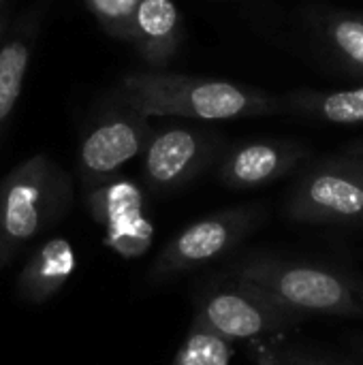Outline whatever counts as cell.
<instances>
[{"instance_id":"6da1fadb","label":"cell","mask_w":363,"mask_h":365,"mask_svg":"<svg viewBox=\"0 0 363 365\" xmlns=\"http://www.w3.org/2000/svg\"><path fill=\"white\" fill-rule=\"evenodd\" d=\"M120 103L145 118L240 120L282 113L280 96L227 79L195 77L173 71H135L118 88Z\"/></svg>"},{"instance_id":"7a4b0ae2","label":"cell","mask_w":363,"mask_h":365,"mask_svg":"<svg viewBox=\"0 0 363 365\" xmlns=\"http://www.w3.org/2000/svg\"><path fill=\"white\" fill-rule=\"evenodd\" d=\"M233 278L259 287L304 319L363 317V282L334 265L252 257L233 267Z\"/></svg>"},{"instance_id":"3957f363","label":"cell","mask_w":363,"mask_h":365,"mask_svg":"<svg viewBox=\"0 0 363 365\" xmlns=\"http://www.w3.org/2000/svg\"><path fill=\"white\" fill-rule=\"evenodd\" d=\"M71 203V180L47 154H34L0 182V267Z\"/></svg>"},{"instance_id":"277c9868","label":"cell","mask_w":363,"mask_h":365,"mask_svg":"<svg viewBox=\"0 0 363 365\" xmlns=\"http://www.w3.org/2000/svg\"><path fill=\"white\" fill-rule=\"evenodd\" d=\"M285 214L304 225H359L363 218V141L310 163L297 178Z\"/></svg>"},{"instance_id":"5b68a950","label":"cell","mask_w":363,"mask_h":365,"mask_svg":"<svg viewBox=\"0 0 363 365\" xmlns=\"http://www.w3.org/2000/svg\"><path fill=\"white\" fill-rule=\"evenodd\" d=\"M302 321L306 319L282 308L259 287L235 278L233 282L210 289L197 302L190 327L237 342L282 334Z\"/></svg>"},{"instance_id":"8992f818","label":"cell","mask_w":363,"mask_h":365,"mask_svg":"<svg viewBox=\"0 0 363 365\" xmlns=\"http://www.w3.org/2000/svg\"><path fill=\"white\" fill-rule=\"evenodd\" d=\"M265 218L261 205H240L210 214L173 235L152 265L154 278L199 269L237 248Z\"/></svg>"},{"instance_id":"52a82bcc","label":"cell","mask_w":363,"mask_h":365,"mask_svg":"<svg viewBox=\"0 0 363 365\" xmlns=\"http://www.w3.org/2000/svg\"><path fill=\"white\" fill-rule=\"evenodd\" d=\"M227 141L218 130L169 126L154 130L143 150V182L152 192L182 190L210 167L218 165Z\"/></svg>"},{"instance_id":"ba28073f","label":"cell","mask_w":363,"mask_h":365,"mask_svg":"<svg viewBox=\"0 0 363 365\" xmlns=\"http://www.w3.org/2000/svg\"><path fill=\"white\" fill-rule=\"evenodd\" d=\"M150 118L120 107L101 118L81 139L77 171L81 184L92 190L113 180L122 167L141 156L152 137Z\"/></svg>"},{"instance_id":"9c48e42d","label":"cell","mask_w":363,"mask_h":365,"mask_svg":"<svg viewBox=\"0 0 363 365\" xmlns=\"http://www.w3.org/2000/svg\"><path fill=\"white\" fill-rule=\"evenodd\" d=\"M310 150L289 139H255L237 143L220 156L216 175L220 184L233 190L261 188L293 173Z\"/></svg>"},{"instance_id":"30bf717a","label":"cell","mask_w":363,"mask_h":365,"mask_svg":"<svg viewBox=\"0 0 363 365\" xmlns=\"http://www.w3.org/2000/svg\"><path fill=\"white\" fill-rule=\"evenodd\" d=\"M184 41V19L173 0H141L133 19L131 45L148 64L163 71Z\"/></svg>"},{"instance_id":"8fae6325","label":"cell","mask_w":363,"mask_h":365,"mask_svg":"<svg viewBox=\"0 0 363 365\" xmlns=\"http://www.w3.org/2000/svg\"><path fill=\"white\" fill-rule=\"evenodd\" d=\"M75 269V250L64 237H53L39 246L24 265L17 293L24 302L43 304L53 297Z\"/></svg>"},{"instance_id":"7c38bea8","label":"cell","mask_w":363,"mask_h":365,"mask_svg":"<svg viewBox=\"0 0 363 365\" xmlns=\"http://www.w3.org/2000/svg\"><path fill=\"white\" fill-rule=\"evenodd\" d=\"M282 113L302 115L323 124H362L363 83L349 90H295L285 96Z\"/></svg>"},{"instance_id":"4fadbf2b","label":"cell","mask_w":363,"mask_h":365,"mask_svg":"<svg viewBox=\"0 0 363 365\" xmlns=\"http://www.w3.org/2000/svg\"><path fill=\"white\" fill-rule=\"evenodd\" d=\"M321 36L338 62L363 75V15L351 11H332L321 19Z\"/></svg>"},{"instance_id":"5bb4252c","label":"cell","mask_w":363,"mask_h":365,"mask_svg":"<svg viewBox=\"0 0 363 365\" xmlns=\"http://www.w3.org/2000/svg\"><path fill=\"white\" fill-rule=\"evenodd\" d=\"M30 53L32 51L26 32H17L0 47V133L11 120L13 109L21 96Z\"/></svg>"},{"instance_id":"9a60e30c","label":"cell","mask_w":363,"mask_h":365,"mask_svg":"<svg viewBox=\"0 0 363 365\" xmlns=\"http://www.w3.org/2000/svg\"><path fill=\"white\" fill-rule=\"evenodd\" d=\"M88 205L96 220L109 225H122L124 220L137 218L141 214L143 197L139 186H135L133 182L113 178L90 190Z\"/></svg>"},{"instance_id":"2e32d148","label":"cell","mask_w":363,"mask_h":365,"mask_svg":"<svg viewBox=\"0 0 363 365\" xmlns=\"http://www.w3.org/2000/svg\"><path fill=\"white\" fill-rule=\"evenodd\" d=\"M233 357V342L218 338L205 329L190 327L171 365H229Z\"/></svg>"},{"instance_id":"e0dca14e","label":"cell","mask_w":363,"mask_h":365,"mask_svg":"<svg viewBox=\"0 0 363 365\" xmlns=\"http://www.w3.org/2000/svg\"><path fill=\"white\" fill-rule=\"evenodd\" d=\"M139 2L141 0H83L86 9L105 30V34L126 43L131 41L133 19Z\"/></svg>"},{"instance_id":"ac0fdd59","label":"cell","mask_w":363,"mask_h":365,"mask_svg":"<svg viewBox=\"0 0 363 365\" xmlns=\"http://www.w3.org/2000/svg\"><path fill=\"white\" fill-rule=\"evenodd\" d=\"M248 342H250V355H252L255 365H287L272 344L263 342V338L248 340Z\"/></svg>"},{"instance_id":"d6986e66","label":"cell","mask_w":363,"mask_h":365,"mask_svg":"<svg viewBox=\"0 0 363 365\" xmlns=\"http://www.w3.org/2000/svg\"><path fill=\"white\" fill-rule=\"evenodd\" d=\"M276 353L280 355V359L287 365H332L327 364V361H323V359H317L315 355L297 351V349H276Z\"/></svg>"},{"instance_id":"ffe728a7","label":"cell","mask_w":363,"mask_h":365,"mask_svg":"<svg viewBox=\"0 0 363 365\" xmlns=\"http://www.w3.org/2000/svg\"><path fill=\"white\" fill-rule=\"evenodd\" d=\"M9 0H0V38H2V26H4V13H6Z\"/></svg>"},{"instance_id":"44dd1931","label":"cell","mask_w":363,"mask_h":365,"mask_svg":"<svg viewBox=\"0 0 363 365\" xmlns=\"http://www.w3.org/2000/svg\"><path fill=\"white\" fill-rule=\"evenodd\" d=\"M359 357H362V361H363V346L359 349Z\"/></svg>"},{"instance_id":"7402d4cb","label":"cell","mask_w":363,"mask_h":365,"mask_svg":"<svg viewBox=\"0 0 363 365\" xmlns=\"http://www.w3.org/2000/svg\"><path fill=\"white\" fill-rule=\"evenodd\" d=\"M359 225H362V227H363V218H362V222H359Z\"/></svg>"}]
</instances>
